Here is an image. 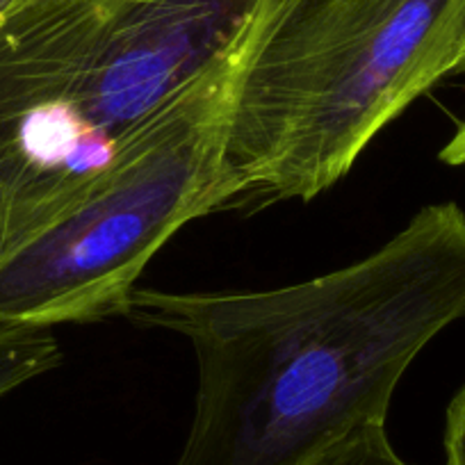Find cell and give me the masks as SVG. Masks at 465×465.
Wrapping results in <instances>:
<instances>
[{"label": "cell", "mask_w": 465, "mask_h": 465, "mask_svg": "<svg viewBox=\"0 0 465 465\" xmlns=\"http://www.w3.org/2000/svg\"><path fill=\"white\" fill-rule=\"evenodd\" d=\"M126 317L194 349L196 409L176 465H306L386 424L411 363L465 317V213L427 205L370 256L285 288H137Z\"/></svg>", "instance_id": "6da1fadb"}, {"label": "cell", "mask_w": 465, "mask_h": 465, "mask_svg": "<svg viewBox=\"0 0 465 465\" xmlns=\"http://www.w3.org/2000/svg\"><path fill=\"white\" fill-rule=\"evenodd\" d=\"M302 0H21L0 19V262Z\"/></svg>", "instance_id": "7a4b0ae2"}, {"label": "cell", "mask_w": 465, "mask_h": 465, "mask_svg": "<svg viewBox=\"0 0 465 465\" xmlns=\"http://www.w3.org/2000/svg\"><path fill=\"white\" fill-rule=\"evenodd\" d=\"M465 0H303L262 42L232 103V208L311 201L460 66Z\"/></svg>", "instance_id": "3957f363"}, {"label": "cell", "mask_w": 465, "mask_h": 465, "mask_svg": "<svg viewBox=\"0 0 465 465\" xmlns=\"http://www.w3.org/2000/svg\"><path fill=\"white\" fill-rule=\"evenodd\" d=\"M290 12L178 94L69 213L0 262V322L51 329L126 315L151 258L192 219L232 208V103L252 57Z\"/></svg>", "instance_id": "277c9868"}, {"label": "cell", "mask_w": 465, "mask_h": 465, "mask_svg": "<svg viewBox=\"0 0 465 465\" xmlns=\"http://www.w3.org/2000/svg\"><path fill=\"white\" fill-rule=\"evenodd\" d=\"M62 349L51 329H30L0 322V397L30 379L57 368Z\"/></svg>", "instance_id": "5b68a950"}, {"label": "cell", "mask_w": 465, "mask_h": 465, "mask_svg": "<svg viewBox=\"0 0 465 465\" xmlns=\"http://www.w3.org/2000/svg\"><path fill=\"white\" fill-rule=\"evenodd\" d=\"M306 465H409L388 440L386 424H365Z\"/></svg>", "instance_id": "8992f818"}, {"label": "cell", "mask_w": 465, "mask_h": 465, "mask_svg": "<svg viewBox=\"0 0 465 465\" xmlns=\"http://www.w3.org/2000/svg\"><path fill=\"white\" fill-rule=\"evenodd\" d=\"M445 454V465H465V383L447 409Z\"/></svg>", "instance_id": "52a82bcc"}, {"label": "cell", "mask_w": 465, "mask_h": 465, "mask_svg": "<svg viewBox=\"0 0 465 465\" xmlns=\"http://www.w3.org/2000/svg\"><path fill=\"white\" fill-rule=\"evenodd\" d=\"M442 163L451 164V167H465V122L460 124L459 131L454 133L445 149L440 151Z\"/></svg>", "instance_id": "ba28073f"}, {"label": "cell", "mask_w": 465, "mask_h": 465, "mask_svg": "<svg viewBox=\"0 0 465 465\" xmlns=\"http://www.w3.org/2000/svg\"><path fill=\"white\" fill-rule=\"evenodd\" d=\"M19 3L21 0H0V19H3V16L12 10V7L19 5Z\"/></svg>", "instance_id": "9c48e42d"}, {"label": "cell", "mask_w": 465, "mask_h": 465, "mask_svg": "<svg viewBox=\"0 0 465 465\" xmlns=\"http://www.w3.org/2000/svg\"><path fill=\"white\" fill-rule=\"evenodd\" d=\"M459 71H465V48H463V57H460V66Z\"/></svg>", "instance_id": "30bf717a"}]
</instances>
